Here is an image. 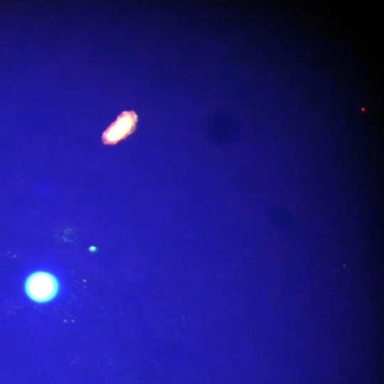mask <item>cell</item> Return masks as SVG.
<instances>
[{
  "mask_svg": "<svg viewBox=\"0 0 384 384\" xmlns=\"http://www.w3.org/2000/svg\"><path fill=\"white\" fill-rule=\"evenodd\" d=\"M26 295L33 302L44 304L53 300L59 294L60 284L58 277L47 270L30 273L23 284Z\"/></svg>",
  "mask_w": 384,
  "mask_h": 384,
  "instance_id": "6da1fadb",
  "label": "cell"
},
{
  "mask_svg": "<svg viewBox=\"0 0 384 384\" xmlns=\"http://www.w3.org/2000/svg\"><path fill=\"white\" fill-rule=\"evenodd\" d=\"M137 114L133 110L123 111L103 132L102 141L105 145H114L126 139L136 129Z\"/></svg>",
  "mask_w": 384,
  "mask_h": 384,
  "instance_id": "7a4b0ae2",
  "label": "cell"
}]
</instances>
